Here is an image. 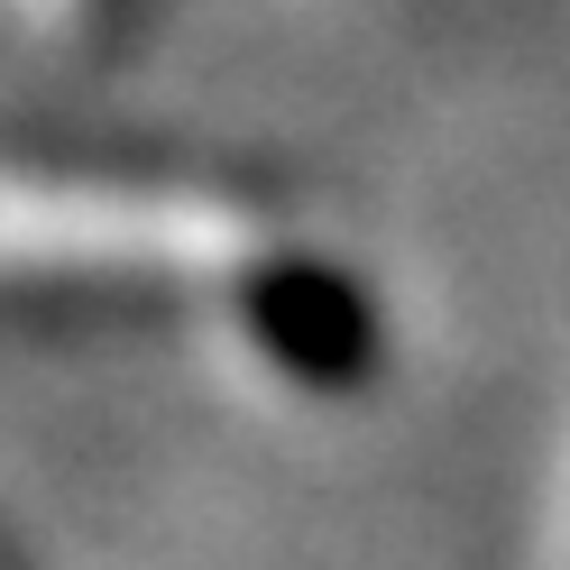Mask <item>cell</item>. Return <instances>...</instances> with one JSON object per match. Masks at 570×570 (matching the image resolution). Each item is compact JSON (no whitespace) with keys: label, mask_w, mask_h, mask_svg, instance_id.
<instances>
[{"label":"cell","mask_w":570,"mask_h":570,"mask_svg":"<svg viewBox=\"0 0 570 570\" xmlns=\"http://www.w3.org/2000/svg\"><path fill=\"white\" fill-rule=\"evenodd\" d=\"M276 222L203 175H0V267L28 285L111 276H222Z\"/></svg>","instance_id":"cell-1"}]
</instances>
